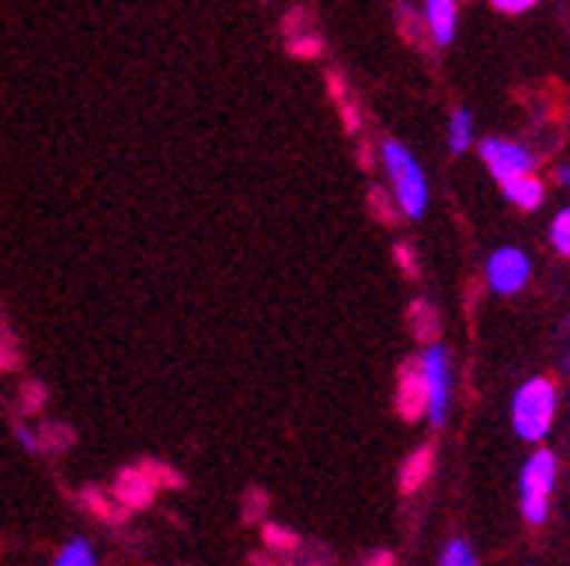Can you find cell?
Returning a JSON list of instances; mask_svg holds the SVG:
<instances>
[{"label": "cell", "mask_w": 570, "mask_h": 566, "mask_svg": "<svg viewBox=\"0 0 570 566\" xmlns=\"http://www.w3.org/2000/svg\"><path fill=\"white\" fill-rule=\"evenodd\" d=\"M550 244H553L557 254L570 258V206L553 216V222H550Z\"/></svg>", "instance_id": "4fadbf2b"}, {"label": "cell", "mask_w": 570, "mask_h": 566, "mask_svg": "<svg viewBox=\"0 0 570 566\" xmlns=\"http://www.w3.org/2000/svg\"><path fill=\"white\" fill-rule=\"evenodd\" d=\"M396 404H401V414L407 420H414L417 414H424V386H421L417 369H407L401 376V393H396Z\"/></svg>", "instance_id": "9c48e42d"}, {"label": "cell", "mask_w": 570, "mask_h": 566, "mask_svg": "<svg viewBox=\"0 0 570 566\" xmlns=\"http://www.w3.org/2000/svg\"><path fill=\"white\" fill-rule=\"evenodd\" d=\"M480 160L483 167L498 178H519V175H532L535 171V153L522 143H511V139H483L480 143Z\"/></svg>", "instance_id": "8992f818"}, {"label": "cell", "mask_w": 570, "mask_h": 566, "mask_svg": "<svg viewBox=\"0 0 570 566\" xmlns=\"http://www.w3.org/2000/svg\"><path fill=\"white\" fill-rule=\"evenodd\" d=\"M473 139H476V132H473V116H470V111L466 108L452 111V119H449V150L460 157V153H466L473 147Z\"/></svg>", "instance_id": "30bf717a"}, {"label": "cell", "mask_w": 570, "mask_h": 566, "mask_svg": "<svg viewBox=\"0 0 570 566\" xmlns=\"http://www.w3.org/2000/svg\"><path fill=\"white\" fill-rule=\"evenodd\" d=\"M439 566H476V556H473V549H470L463 539H452V543L445 546Z\"/></svg>", "instance_id": "5bb4252c"}, {"label": "cell", "mask_w": 570, "mask_h": 566, "mask_svg": "<svg viewBox=\"0 0 570 566\" xmlns=\"http://www.w3.org/2000/svg\"><path fill=\"white\" fill-rule=\"evenodd\" d=\"M553 484H557V456L543 448V451H535L522 469V515L529 525L547 522Z\"/></svg>", "instance_id": "277c9868"}, {"label": "cell", "mask_w": 570, "mask_h": 566, "mask_svg": "<svg viewBox=\"0 0 570 566\" xmlns=\"http://www.w3.org/2000/svg\"><path fill=\"white\" fill-rule=\"evenodd\" d=\"M557 181H560L563 188H570V167H560V171H557Z\"/></svg>", "instance_id": "2e32d148"}, {"label": "cell", "mask_w": 570, "mask_h": 566, "mask_svg": "<svg viewBox=\"0 0 570 566\" xmlns=\"http://www.w3.org/2000/svg\"><path fill=\"white\" fill-rule=\"evenodd\" d=\"M501 191H504V198H508L511 206H519V209H525V212L539 209V206H543V198H547L543 181L532 178V175H519V178L501 181Z\"/></svg>", "instance_id": "ba28073f"}, {"label": "cell", "mask_w": 570, "mask_h": 566, "mask_svg": "<svg viewBox=\"0 0 570 566\" xmlns=\"http://www.w3.org/2000/svg\"><path fill=\"white\" fill-rule=\"evenodd\" d=\"M380 153H383V167L396 195V206H401L407 219H421L428 212V181H424L421 163L404 143H396V139H386Z\"/></svg>", "instance_id": "7a4b0ae2"}, {"label": "cell", "mask_w": 570, "mask_h": 566, "mask_svg": "<svg viewBox=\"0 0 570 566\" xmlns=\"http://www.w3.org/2000/svg\"><path fill=\"white\" fill-rule=\"evenodd\" d=\"M428 473H432V448H421V451H414L407 469H404V490L421 487L428 479Z\"/></svg>", "instance_id": "7c38bea8"}, {"label": "cell", "mask_w": 570, "mask_h": 566, "mask_svg": "<svg viewBox=\"0 0 570 566\" xmlns=\"http://www.w3.org/2000/svg\"><path fill=\"white\" fill-rule=\"evenodd\" d=\"M417 376L424 386V414L428 420L442 428L449 417V400H452V365L449 351L442 345H428L421 361H417Z\"/></svg>", "instance_id": "3957f363"}, {"label": "cell", "mask_w": 570, "mask_h": 566, "mask_svg": "<svg viewBox=\"0 0 570 566\" xmlns=\"http://www.w3.org/2000/svg\"><path fill=\"white\" fill-rule=\"evenodd\" d=\"M532 261L522 247H498L488 258V286L498 296H515L529 286Z\"/></svg>", "instance_id": "5b68a950"}, {"label": "cell", "mask_w": 570, "mask_h": 566, "mask_svg": "<svg viewBox=\"0 0 570 566\" xmlns=\"http://www.w3.org/2000/svg\"><path fill=\"white\" fill-rule=\"evenodd\" d=\"M52 566H98V556L88 539H73L60 549V556L52 559Z\"/></svg>", "instance_id": "8fae6325"}, {"label": "cell", "mask_w": 570, "mask_h": 566, "mask_svg": "<svg viewBox=\"0 0 570 566\" xmlns=\"http://www.w3.org/2000/svg\"><path fill=\"white\" fill-rule=\"evenodd\" d=\"M557 417V386L550 379H529L511 400V428L522 441H543Z\"/></svg>", "instance_id": "6da1fadb"}, {"label": "cell", "mask_w": 570, "mask_h": 566, "mask_svg": "<svg viewBox=\"0 0 570 566\" xmlns=\"http://www.w3.org/2000/svg\"><path fill=\"white\" fill-rule=\"evenodd\" d=\"M424 21L435 46H452L455 21H460V4H455V0H424Z\"/></svg>", "instance_id": "52a82bcc"}, {"label": "cell", "mask_w": 570, "mask_h": 566, "mask_svg": "<svg viewBox=\"0 0 570 566\" xmlns=\"http://www.w3.org/2000/svg\"><path fill=\"white\" fill-rule=\"evenodd\" d=\"M491 4L501 11V14H525V11H532L539 0H491Z\"/></svg>", "instance_id": "9a60e30c"}]
</instances>
